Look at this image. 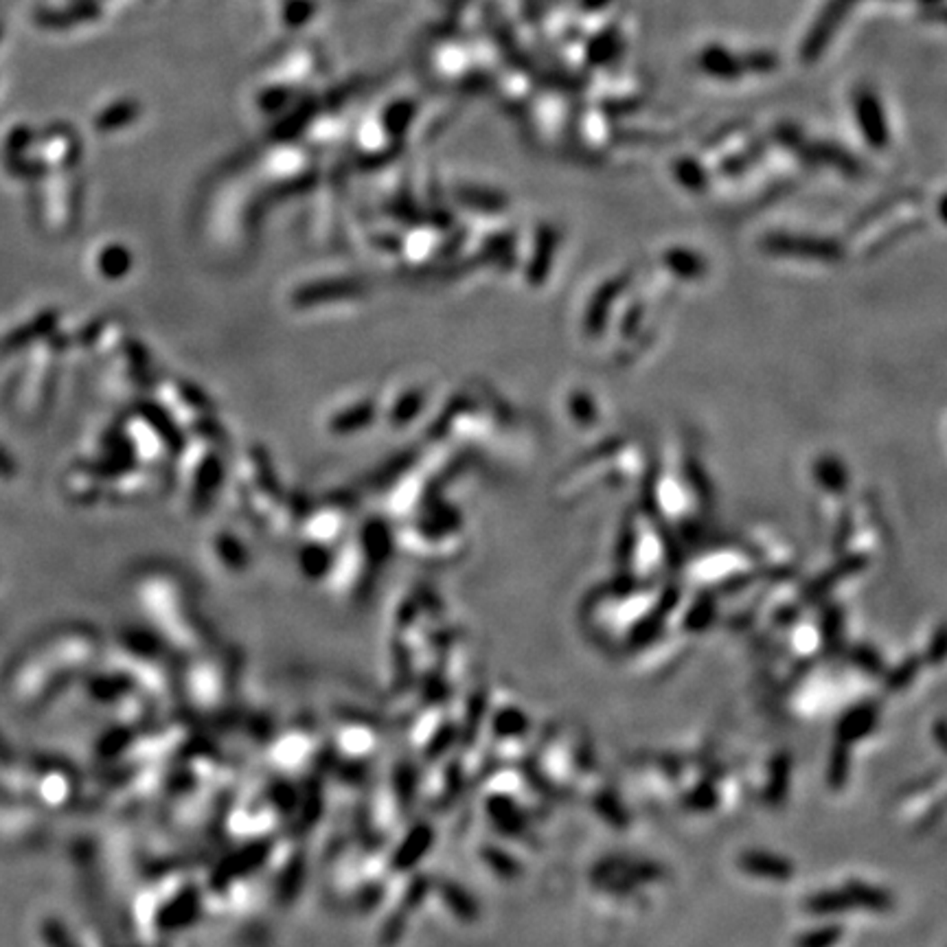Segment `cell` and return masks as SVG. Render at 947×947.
Returning a JSON list of instances; mask_svg holds the SVG:
<instances>
[{
    "mask_svg": "<svg viewBox=\"0 0 947 947\" xmlns=\"http://www.w3.org/2000/svg\"><path fill=\"white\" fill-rule=\"evenodd\" d=\"M699 67L707 70V73L722 79L739 77V73L745 70L744 62L735 59V55H730V51L722 47H710L699 55Z\"/></svg>",
    "mask_w": 947,
    "mask_h": 947,
    "instance_id": "1",
    "label": "cell"
},
{
    "mask_svg": "<svg viewBox=\"0 0 947 947\" xmlns=\"http://www.w3.org/2000/svg\"><path fill=\"white\" fill-rule=\"evenodd\" d=\"M855 108H858V117L869 121V123H864L866 134H869L870 139H878L875 143H879V145L884 143V139H886L884 114H881L879 102L875 99V95L869 93V90H864V93L858 95V99H855Z\"/></svg>",
    "mask_w": 947,
    "mask_h": 947,
    "instance_id": "2",
    "label": "cell"
}]
</instances>
